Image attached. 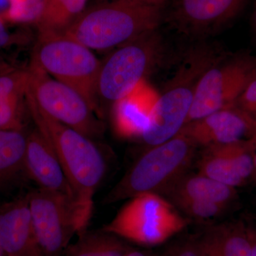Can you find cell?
<instances>
[{
  "label": "cell",
  "instance_id": "6da1fadb",
  "mask_svg": "<svg viewBox=\"0 0 256 256\" xmlns=\"http://www.w3.org/2000/svg\"><path fill=\"white\" fill-rule=\"evenodd\" d=\"M25 99L36 129L54 151L68 180L80 235L87 230L94 195L107 172L105 156L94 140L52 119L28 96Z\"/></svg>",
  "mask_w": 256,
  "mask_h": 256
},
{
  "label": "cell",
  "instance_id": "7a4b0ae2",
  "mask_svg": "<svg viewBox=\"0 0 256 256\" xmlns=\"http://www.w3.org/2000/svg\"><path fill=\"white\" fill-rule=\"evenodd\" d=\"M162 18V8L110 0L85 10L63 34L92 50H112L158 30Z\"/></svg>",
  "mask_w": 256,
  "mask_h": 256
},
{
  "label": "cell",
  "instance_id": "3957f363",
  "mask_svg": "<svg viewBox=\"0 0 256 256\" xmlns=\"http://www.w3.org/2000/svg\"><path fill=\"white\" fill-rule=\"evenodd\" d=\"M220 58L212 48L192 50L158 95L148 124L140 138L149 146L175 137L182 130L188 114L198 80L207 68Z\"/></svg>",
  "mask_w": 256,
  "mask_h": 256
},
{
  "label": "cell",
  "instance_id": "277c9868",
  "mask_svg": "<svg viewBox=\"0 0 256 256\" xmlns=\"http://www.w3.org/2000/svg\"><path fill=\"white\" fill-rule=\"evenodd\" d=\"M197 146L182 132L150 146L104 198L110 204L144 194H162L188 172Z\"/></svg>",
  "mask_w": 256,
  "mask_h": 256
},
{
  "label": "cell",
  "instance_id": "5b68a950",
  "mask_svg": "<svg viewBox=\"0 0 256 256\" xmlns=\"http://www.w3.org/2000/svg\"><path fill=\"white\" fill-rule=\"evenodd\" d=\"M163 54L164 44L158 30L111 50L100 62L96 82L98 102L114 105L126 97L160 65Z\"/></svg>",
  "mask_w": 256,
  "mask_h": 256
},
{
  "label": "cell",
  "instance_id": "8992f818",
  "mask_svg": "<svg viewBox=\"0 0 256 256\" xmlns=\"http://www.w3.org/2000/svg\"><path fill=\"white\" fill-rule=\"evenodd\" d=\"M100 62L92 50L58 34L38 36L31 62L52 78L75 89L98 116L96 82Z\"/></svg>",
  "mask_w": 256,
  "mask_h": 256
},
{
  "label": "cell",
  "instance_id": "52a82bcc",
  "mask_svg": "<svg viewBox=\"0 0 256 256\" xmlns=\"http://www.w3.org/2000/svg\"><path fill=\"white\" fill-rule=\"evenodd\" d=\"M186 225V218L162 196L144 194L131 198L102 229L124 240L149 247L166 242Z\"/></svg>",
  "mask_w": 256,
  "mask_h": 256
},
{
  "label": "cell",
  "instance_id": "ba28073f",
  "mask_svg": "<svg viewBox=\"0 0 256 256\" xmlns=\"http://www.w3.org/2000/svg\"><path fill=\"white\" fill-rule=\"evenodd\" d=\"M26 96L45 114L94 140L104 132V124L86 99L73 88L52 78L30 63Z\"/></svg>",
  "mask_w": 256,
  "mask_h": 256
},
{
  "label": "cell",
  "instance_id": "9c48e42d",
  "mask_svg": "<svg viewBox=\"0 0 256 256\" xmlns=\"http://www.w3.org/2000/svg\"><path fill=\"white\" fill-rule=\"evenodd\" d=\"M256 77V56L240 54L225 60L220 57L198 80L186 124L236 105Z\"/></svg>",
  "mask_w": 256,
  "mask_h": 256
},
{
  "label": "cell",
  "instance_id": "30bf717a",
  "mask_svg": "<svg viewBox=\"0 0 256 256\" xmlns=\"http://www.w3.org/2000/svg\"><path fill=\"white\" fill-rule=\"evenodd\" d=\"M32 225L42 256H60L78 234L72 197L38 188L28 194Z\"/></svg>",
  "mask_w": 256,
  "mask_h": 256
},
{
  "label": "cell",
  "instance_id": "8fae6325",
  "mask_svg": "<svg viewBox=\"0 0 256 256\" xmlns=\"http://www.w3.org/2000/svg\"><path fill=\"white\" fill-rule=\"evenodd\" d=\"M249 0H174L168 20L180 31L205 35L234 21Z\"/></svg>",
  "mask_w": 256,
  "mask_h": 256
},
{
  "label": "cell",
  "instance_id": "7c38bea8",
  "mask_svg": "<svg viewBox=\"0 0 256 256\" xmlns=\"http://www.w3.org/2000/svg\"><path fill=\"white\" fill-rule=\"evenodd\" d=\"M256 121L234 105L188 122L180 131L196 146H223L248 140Z\"/></svg>",
  "mask_w": 256,
  "mask_h": 256
},
{
  "label": "cell",
  "instance_id": "4fadbf2b",
  "mask_svg": "<svg viewBox=\"0 0 256 256\" xmlns=\"http://www.w3.org/2000/svg\"><path fill=\"white\" fill-rule=\"evenodd\" d=\"M254 156V149L249 140L207 146L198 160V172L236 188L250 180Z\"/></svg>",
  "mask_w": 256,
  "mask_h": 256
},
{
  "label": "cell",
  "instance_id": "5bb4252c",
  "mask_svg": "<svg viewBox=\"0 0 256 256\" xmlns=\"http://www.w3.org/2000/svg\"><path fill=\"white\" fill-rule=\"evenodd\" d=\"M0 246L6 256H42L32 225L28 195L0 208Z\"/></svg>",
  "mask_w": 256,
  "mask_h": 256
},
{
  "label": "cell",
  "instance_id": "9a60e30c",
  "mask_svg": "<svg viewBox=\"0 0 256 256\" xmlns=\"http://www.w3.org/2000/svg\"><path fill=\"white\" fill-rule=\"evenodd\" d=\"M24 172L38 188L72 197L70 185L60 160L36 128L28 133Z\"/></svg>",
  "mask_w": 256,
  "mask_h": 256
},
{
  "label": "cell",
  "instance_id": "2e32d148",
  "mask_svg": "<svg viewBox=\"0 0 256 256\" xmlns=\"http://www.w3.org/2000/svg\"><path fill=\"white\" fill-rule=\"evenodd\" d=\"M158 95L146 80L114 104L112 121L120 137L139 138L146 127Z\"/></svg>",
  "mask_w": 256,
  "mask_h": 256
},
{
  "label": "cell",
  "instance_id": "e0dca14e",
  "mask_svg": "<svg viewBox=\"0 0 256 256\" xmlns=\"http://www.w3.org/2000/svg\"><path fill=\"white\" fill-rule=\"evenodd\" d=\"M192 242L201 256H252L247 226L240 223L212 226Z\"/></svg>",
  "mask_w": 256,
  "mask_h": 256
},
{
  "label": "cell",
  "instance_id": "ac0fdd59",
  "mask_svg": "<svg viewBox=\"0 0 256 256\" xmlns=\"http://www.w3.org/2000/svg\"><path fill=\"white\" fill-rule=\"evenodd\" d=\"M162 194L172 202L178 198L200 200L218 204L226 207L236 196V188L212 180L201 173L182 175Z\"/></svg>",
  "mask_w": 256,
  "mask_h": 256
},
{
  "label": "cell",
  "instance_id": "d6986e66",
  "mask_svg": "<svg viewBox=\"0 0 256 256\" xmlns=\"http://www.w3.org/2000/svg\"><path fill=\"white\" fill-rule=\"evenodd\" d=\"M134 248L118 236L101 230H86L68 246L64 256H126Z\"/></svg>",
  "mask_w": 256,
  "mask_h": 256
},
{
  "label": "cell",
  "instance_id": "ffe728a7",
  "mask_svg": "<svg viewBox=\"0 0 256 256\" xmlns=\"http://www.w3.org/2000/svg\"><path fill=\"white\" fill-rule=\"evenodd\" d=\"M88 0H46L35 24L40 35L63 34L85 11Z\"/></svg>",
  "mask_w": 256,
  "mask_h": 256
},
{
  "label": "cell",
  "instance_id": "44dd1931",
  "mask_svg": "<svg viewBox=\"0 0 256 256\" xmlns=\"http://www.w3.org/2000/svg\"><path fill=\"white\" fill-rule=\"evenodd\" d=\"M28 138L24 129L0 130V182L24 172Z\"/></svg>",
  "mask_w": 256,
  "mask_h": 256
},
{
  "label": "cell",
  "instance_id": "7402d4cb",
  "mask_svg": "<svg viewBox=\"0 0 256 256\" xmlns=\"http://www.w3.org/2000/svg\"><path fill=\"white\" fill-rule=\"evenodd\" d=\"M172 202L188 216L198 220L216 218L226 208V206L213 202L188 198H178Z\"/></svg>",
  "mask_w": 256,
  "mask_h": 256
},
{
  "label": "cell",
  "instance_id": "603a6c76",
  "mask_svg": "<svg viewBox=\"0 0 256 256\" xmlns=\"http://www.w3.org/2000/svg\"><path fill=\"white\" fill-rule=\"evenodd\" d=\"M28 80V70L0 74V100L25 98Z\"/></svg>",
  "mask_w": 256,
  "mask_h": 256
},
{
  "label": "cell",
  "instance_id": "cb8c5ba5",
  "mask_svg": "<svg viewBox=\"0 0 256 256\" xmlns=\"http://www.w3.org/2000/svg\"><path fill=\"white\" fill-rule=\"evenodd\" d=\"M8 21L14 23H34L41 14L46 0H11Z\"/></svg>",
  "mask_w": 256,
  "mask_h": 256
},
{
  "label": "cell",
  "instance_id": "d4e9b609",
  "mask_svg": "<svg viewBox=\"0 0 256 256\" xmlns=\"http://www.w3.org/2000/svg\"><path fill=\"white\" fill-rule=\"evenodd\" d=\"M24 98L0 100V130L23 129Z\"/></svg>",
  "mask_w": 256,
  "mask_h": 256
},
{
  "label": "cell",
  "instance_id": "484cf974",
  "mask_svg": "<svg viewBox=\"0 0 256 256\" xmlns=\"http://www.w3.org/2000/svg\"><path fill=\"white\" fill-rule=\"evenodd\" d=\"M236 105L256 121V77L248 84Z\"/></svg>",
  "mask_w": 256,
  "mask_h": 256
},
{
  "label": "cell",
  "instance_id": "4316f807",
  "mask_svg": "<svg viewBox=\"0 0 256 256\" xmlns=\"http://www.w3.org/2000/svg\"><path fill=\"white\" fill-rule=\"evenodd\" d=\"M162 256H201L192 240L178 242L169 248Z\"/></svg>",
  "mask_w": 256,
  "mask_h": 256
},
{
  "label": "cell",
  "instance_id": "83f0119b",
  "mask_svg": "<svg viewBox=\"0 0 256 256\" xmlns=\"http://www.w3.org/2000/svg\"><path fill=\"white\" fill-rule=\"evenodd\" d=\"M20 38L14 34L11 33L5 24V20L0 18V50L14 44Z\"/></svg>",
  "mask_w": 256,
  "mask_h": 256
},
{
  "label": "cell",
  "instance_id": "f1b7e54d",
  "mask_svg": "<svg viewBox=\"0 0 256 256\" xmlns=\"http://www.w3.org/2000/svg\"><path fill=\"white\" fill-rule=\"evenodd\" d=\"M250 143H252V148L254 149V170H252V174L250 181L254 182L256 185V122L255 128H254V132H252V137L249 140Z\"/></svg>",
  "mask_w": 256,
  "mask_h": 256
},
{
  "label": "cell",
  "instance_id": "f546056e",
  "mask_svg": "<svg viewBox=\"0 0 256 256\" xmlns=\"http://www.w3.org/2000/svg\"><path fill=\"white\" fill-rule=\"evenodd\" d=\"M126 1L138 3L146 6H160L163 8L165 3L168 0H126Z\"/></svg>",
  "mask_w": 256,
  "mask_h": 256
},
{
  "label": "cell",
  "instance_id": "4dcf8cb0",
  "mask_svg": "<svg viewBox=\"0 0 256 256\" xmlns=\"http://www.w3.org/2000/svg\"><path fill=\"white\" fill-rule=\"evenodd\" d=\"M247 229L252 245V256H256V228L247 226Z\"/></svg>",
  "mask_w": 256,
  "mask_h": 256
},
{
  "label": "cell",
  "instance_id": "1f68e13d",
  "mask_svg": "<svg viewBox=\"0 0 256 256\" xmlns=\"http://www.w3.org/2000/svg\"><path fill=\"white\" fill-rule=\"evenodd\" d=\"M126 256H156L154 254L148 250H140L137 249H133L130 252H128Z\"/></svg>",
  "mask_w": 256,
  "mask_h": 256
},
{
  "label": "cell",
  "instance_id": "d6a6232c",
  "mask_svg": "<svg viewBox=\"0 0 256 256\" xmlns=\"http://www.w3.org/2000/svg\"><path fill=\"white\" fill-rule=\"evenodd\" d=\"M252 31H254V35L256 38V2L255 6H254V12L252 14Z\"/></svg>",
  "mask_w": 256,
  "mask_h": 256
},
{
  "label": "cell",
  "instance_id": "836d02e7",
  "mask_svg": "<svg viewBox=\"0 0 256 256\" xmlns=\"http://www.w3.org/2000/svg\"><path fill=\"white\" fill-rule=\"evenodd\" d=\"M0 256H5L4 252H3L1 246H0Z\"/></svg>",
  "mask_w": 256,
  "mask_h": 256
}]
</instances>
